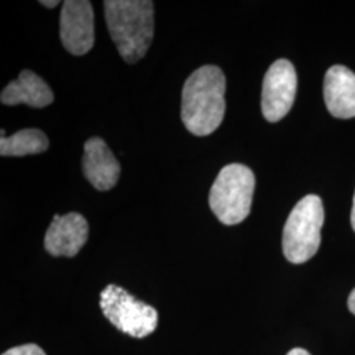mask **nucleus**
<instances>
[{
  "instance_id": "ddd939ff",
  "label": "nucleus",
  "mask_w": 355,
  "mask_h": 355,
  "mask_svg": "<svg viewBox=\"0 0 355 355\" xmlns=\"http://www.w3.org/2000/svg\"><path fill=\"white\" fill-rule=\"evenodd\" d=\"M1 355H46L45 352L35 343H26L21 346H16Z\"/></svg>"
},
{
  "instance_id": "423d86ee",
  "label": "nucleus",
  "mask_w": 355,
  "mask_h": 355,
  "mask_svg": "<svg viewBox=\"0 0 355 355\" xmlns=\"http://www.w3.org/2000/svg\"><path fill=\"white\" fill-rule=\"evenodd\" d=\"M297 76L293 64L278 60L267 70L262 86V112L270 123H277L290 112L296 96Z\"/></svg>"
},
{
  "instance_id": "7ed1b4c3",
  "label": "nucleus",
  "mask_w": 355,
  "mask_h": 355,
  "mask_svg": "<svg viewBox=\"0 0 355 355\" xmlns=\"http://www.w3.org/2000/svg\"><path fill=\"white\" fill-rule=\"evenodd\" d=\"M254 187L255 178L248 166H225L209 192L212 212L225 225L240 224L250 214Z\"/></svg>"
},
{
  "instance_id": "dca6fc26",
  "label": "nucleus",
  "mask_w": 355,
  "mask_h": 355,
  "mask_svg": "<svg viewBox=\"0 0 355 355\" xmlns=\"http://www.w3.org/2000/svg\"><path fill=\"white\" fill-rule=\"evenodd\" d=\"M287 355H311L304 349H300V347H296V349H292L291 352H288Z\"/></svg>"
},
{
  "instance_id": "9d476101",
  "label": "nucleus",
  "mask_w": 355,
  "mask_h": 355,
  "mask_svg": "<svg viewBox=\"0 0 355 355\" xmlns=\"http://www.w3.org/2000/svg\"><path fill=\"white\" fill-rule=\"evenodd\" d=\"M324 98L331 116L355 117V74L347 67L334 64L325 74Z\"/></svg>"
},
{
  "instance_id": "0eeeda50",
  "label": "nucleus",
  "mask_w": 355,
  "mask_h": 355,
  "mask_svg": "<svg viewBox=\"0 0 355 355\" xmlns=\"http://www.w3.org/2000/svg\"><path fill=\"white\" fill-rule=\"evenodd\" d=\"M60 35L64 49L74 55H83L92 49L95 28L94 10L89 1H64L60 19Z\"/></svg>"
},
{
  "instance_id": "4468645a",
  "label": "nucleus",
  "mask_w": 355,
  "mask_h": 355,
  "mask_svg": "<svg viewBox=\"0 0 355 355\" xmlns=\"http://www.w3.org/2000/svg\"><path fill=\"white\" fill-rule=\"evenodd\" d=\"M347 305H349V309H350V312L355 315V288L350 293V296H349V300H347Z\"/></svg>"
},
{
  "instance_id": "39448f33",
  "label": "nucleus",
  "mask_w": 355,
  "mask_h": 355,
  "mask_svg": "<svg viewBox=\"0 0 355 355\" xmlns=\"http://www.w3.org/2000/svg\"><path fill=\"white\" fill-rule=\"evenodd\" d=\"M99 304L108 321L128 336L144 338L157 329L158 312L155 308L116 284H108L101 292Z\"/></svg>"
},
{
  "instance_id": "f03ea898",
  "label": "nucleus",
  "mask_w": 355,
  "mask_h": 355,
  "mask_svg": "<svg viewBox=\"0 0 355 355\" xmlns=\"http://www.w3.org/2000/svg\"><path fill=\"white\" fill-rule=\"evenodd\" d=\"M105 21L111 38L128 64L149 51L154 36V4L149 0H105Z\"/></svg>"
},
{
  "instance_id": "f257e3e1",
  "label": "nucleus",
  "mask_w": 355,
  "mask_h": 355,
  "mask_svg": "<svg viewBox=\"0 0 355 355\" xmlns=\"http://www.w3.org/2000/svg\"><path fill=\"white\" fill-rule=\"evenodd\" d=\"M227 80L220 67L207 64L195 70L182 91V121L195 136L214 133L225 114Z\"/></svg>"
},
{
  "instance_id": "6e6552de",
  "label": "nucleus",
  "mask_w": 355,
  "mask_h": 355,
  "mask_svg": "<svg viewBox=\"0 0 355 355\" xmlns=\"http://www.w3.org/2000/svg\"><path fill=\"white\" fill-rule=\"evenodd\" d=\"M89 239V223L80 214L54 216L45 234V249L53 257H76Z\"/></svg>"
},
{
  "instance_id": "1a4fd4ad",
  "label": "nucleus",
  "mask_w": 355,
  "mask_h": 355,
  "mask_svg": "<svg viewBox=\"0 0 355 355\" xmlns=\"http://www.w3.org/2000/svg\"><path fill=\"white\" fill-rule=\"evenodd\" d=\"M82 168L86 179L99 191L114 189L121 173V167L114 153L99 137L86 141Z\"/></svg>"
},
{
  "instance_id": "2eb2a0df",
  "label": "nucleus",
  "mask_w": 355,
  "mask_h": 355,
  "mask_svg": "<svg viewBox=\"0 0 355 355\" xmlns=\"http://www.w3.org/2000/svg\"><path fill=\"white\" fill-rule=\"evenodd\" d=\"M40 4H41V6H44V7H46V8H54V7L58 4V1H57V0H53V1H48V0H40Z\"/></svg>"
},
{
  "instance_id": "9b49d317",
  "label": "nucleus",
  "mask_w": 355,
  "mask_h": 355,
  "mask_svg": "<svg viewBox=\"0 0 355 355\" xmlns=\"http://www.w3.org/2000/svg\"><path fill=\"white\" fill-rule=\"evenodd\" d=\"M0 101L6 105L26 104L33 108L48 107L54 101L51 87L31 70H23L17 79L1 91Z\"/></svg>"
},
{
  "instance_id": "20e7f679",
  "label": "nucleus",
  "mask_w": 355,
  "mask_h": 355,
  "mask_svg": "<svg viewBox=\"0 0 355 355\" xmlns=\"http://www.w3.org/2000/svg\"><path fill=\"white\" fill-rule=\"evenodd\" d=\"M324 225V207L318 195L295 205L283 229V253L291 263H304L318 253Z\"/></svg>"
},
{
  "instance_id": "f8f14e48",
  "label": "nucleus",
  "mask_w": 355,
  "mask_h": 355,
  "mask_svg": "<svg viewBox=\"0 0 355 355\" xmlns=\"http://www.w3.org/2000/svg\"><path fill=\"white\" fill-rule=\"evenodd\" d=\"M49 140L46 135L35 128L16 132L11 137H4L1 130L0 154L3 157H24L31 154H40L48 150Z\"/></svg>"
},
{
  "instance_id": "f3484780",
  "label": "nucleus",
  "mask_w": 355,
  "mask_h": 355,
  "mask_svg": "<svg viewBox=\"0 0 355 355\" xmlns=\"http://www.w3.org/2000/svg\"><path fill=\"white\" fill-rule=\"evenodd\" d=\"M352 227H353L355 232V193L354 199H353V209H352Z\"/></svg>"
}]
</instances>
